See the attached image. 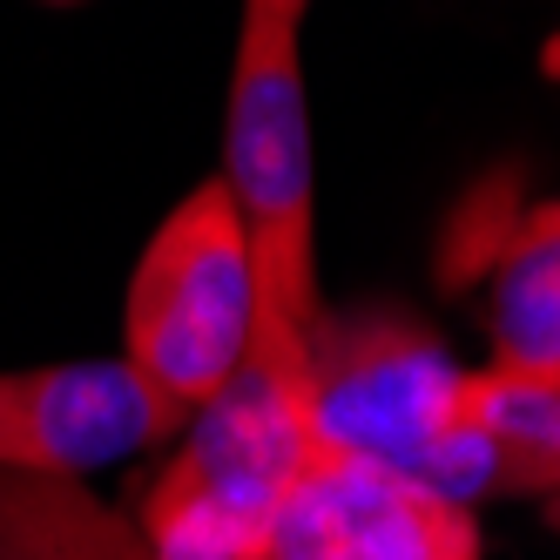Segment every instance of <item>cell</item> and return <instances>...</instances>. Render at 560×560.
Wrapping results in <instances>:
<instances>
[{
    "instance_id": "3",
    "label": "cell",
    "mask_w": 560,
    "mask_h": 560,
    "mask_svg": "<svg viewBox=\"0 0 560 560\" xmlns=\"http://www.w3.org/2000/svg\"><path fill=\"white\" fill-rule=\"evenodd\" d=\"M311 453V378L236 365V378L189 412L170 466L142 493L136 534L149 560H264L270 520Z\"/></svg>"
},
{
    "instance_id": "6",
    "label": "cell",
    "mask_w": 560,
    "mask_h": 560,
    "mask_svg": "<svg viewBox=\"0 0 560 560\" xmlns=\"http://www.w3.org/2000/svg\"><path fill=\"white\" fill-rule=\"evenodd\" d=\"M264 560H479V527L419 479L317 446L270 520Z\"/></svg>"
},
{
    "instance_id": "5",
    "label": "cell",
    "mask_w": 560,
    "mask_h": 560,
    "mask_svg": "<svg viewBox=\"0 0 560 560\" xmlns=\"http://www.w3.org/2000/svg\"><path fill=\"white\" fill-rule=\"evenodd\" d=\"M189 425L129 358H74V365L0 372V472L82 479L122 466L142 446H170Z\"/></svg>"
},
{
    "instance_id": "4",
    "label": "cell",
    "mask_w": 560,
    "mask_h": 560,
    "mask_svg": "<svg viewBox=\"0 0 560 560\" xmlns=\"http://www.w3.org/2000/svg\"><path fill=\"white\" fill-rule=\"evenodd\" d=\"M250 325H257V284L244 223H236L223 176H210L155 223L149 250L136 257L122 317L129 365L170 406L196 412L236 378L250 351Z\"/></svg>"
},
{
    "instance_id": "9",
    "label": "cell",
    "mask_w": 560,
    "mask_h": 560,
    "mask_svg": "<svg viewBox=\"0 0 560 560\" xmlns=\"http://www.w3.org/2000/svg\"><path fill=\"white\" fill-rule=\"evenodd\" d=\"M466 432L487 453V493L560 500V392H513L466 372Z\"/></svg>"
},
{
    "instance_id": "10",
    "label": "cell",
    "mask_w": 560,
    "mask_h": 560,
    "mask_svg": "<svg viewBox=\"0 0 560 560\" xmlns=\"http://www.w3.org/2000/svg\"><path fill=\"white\" fill-rule=\"evenodd\" d=\"M244 8H270V14H298L304 21V0H244Z\"/></svg>"
},
{
    "instance_id": "1",
    "label": "cell",
    "mask_w": 560,
    "mask_h": 560,
    "mask_svg": "<svg viewBox=\"0 0 560 560\" xmlns=\"http://www.w3.org/2000/svg\"><path fill=\"white\" fill-rule=\"evenodd\" d=\"M223 189L244 223L257 325L244 365L277 378H311L317 250H311V108L298 61V14L244 8V42L230 68V122H223Z\"/></svg>"
},
{
    "instance_id": "7",
    "label": "cell",
    "mask_w": 560,
    "mask_h": 560,
    "mask_svg": "<svg viewBox=\"0 0 560 560\" xmlns=\"http://www.w3.org/2000/svg\"><path fill=\"white\" fill-rule=\"evenodd\" d=\"M493 385L560 392V203H534L487 264Z\"/></svg>"
},
{
    "instance_id": "8",
    "label": "cell",
    "mask_w": 560,
    "mask_h": 560,
    "mask_svg": "<svg viewBox=\"0 0 560 560\" xmlns=\"http://www.w3.org/2000/svg\"><path fill=\"white\" fill-rule=\"evenodd\" d=\"M0 560H149V547L82 479L0 472Z\"/></svg>"
},
{
    "instance_id": "12",
    "label": "cell",
    "mask_w": 560,
    "mask_h": 560,
    "mask_svg": "<svg viewBox=\"0 0 560 560\" xmlns=\"http://www.w3.org/2000/svg\"><path fill=\"white\" fill-rule=\"evenodd\" d=\"M48 8H74V0H48Z\"/></svg>"
},
{
    "instance_id": "11",
    "label": "cell",
    "mask_w": 560,
    "mask_h": 560,
    "mask_svg": "<svg viewBox=\"0 0 560 560\" xmlns=\"http://www.w3.org/2000/svg\"><path fill=\"white\" fill-rule=\"evenodd\" d=\"M547 527H553V534H560V500H547Z\"/></svg>"
},
{
    "instance_id": "2",
    "label": "cell",
    "mask_w": 560,
    "mask_h": 560,
    "mask_svg": "<svg viewBox=\"0 0 560 560\" xmlns=\"http://www.w3.org/2000/svg\"><path fill=\"white\" fill-rule=\"evenodd\" d=\"M466 372L412 311H325L311 331V432L466 506L487 453L466 432Z\"/></svg>"
}]
</instances>
